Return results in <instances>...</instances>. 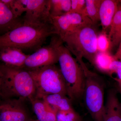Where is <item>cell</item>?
Returning <instances> with one entry per match:
<instances>
[{
    "instance_id": "1",
    "label": "cell",
    "mask_w": 121,
    "mask_h": 121,
    "mask_svg": "<svg viewBox=\"0 0 121 121\" xmlns=\"http://www.w3.org/2000/svg\"><path fill=\"white\" fill-rule=\"evenodd\" d=\"M55 35L51 23H23L0 35V50L17 48L24 52H35L43 47L48 37Z\"/></svg>"
},
{
    "instance_id": "28",
    "label": "cell",
    "mask_w": 121,
    "mask_h": 121,
    "mask_svg": "<svg viewBox=\"0 0 121 121\" xmlns=\"http://www.w3.org/2000/svg\"><path fill=\"white\" fill-rule=\"evenodd\" d=\"M119 91V93H120V94H121V91Z\"/></svg>"
},
{
    "instance_id": "20",
    "label": "cell",
    "mask_w": 121,
    "mask_h": 121,
    "mask_svg": "<svg viewBox=\"0 0 121 121\" xmlns=\"http://www.w3.org/2000/svg\"><path fill=\"white\" fill-rule=\"evenodd\" d=\"M102 0H86V15L94 25L99 21V8Z\"/></svg>"
},
{
    "instance_id": "25",
    "label": "cell",
    "mask_w": 121,
    "mask_h": 121,
    "mask_svg": "<svg viewBox=\"0 0 121 121\" xmlns=\"http://www.w3.org/2000/svg\"><path fill=\"white\" fill-rule=\"evenodd\" d=\"M108 74L110 75L115 74L117 78L115 80L117 81L121 80V61L114 60L111 64Z\"/></svg>"
},
{
    "instance_id": "16",
    "label": "cell",
    "mask_w": 121,
    "mask_h": 121,
    "mask_svg": "<svg viewBox=\"0 0 121 121\" xmlns=\"http://www.w3.org/2000/svg\"><path fill=\"white\" fill-rule=\"evenodd\" d=\"M45 101L56 111H69L74 109L72 101L66 95L53 94L43 98Z\"/></svg>"
},
{
    "instance_id": "26",
    "label": "cell",
    "mask_w": 121,
    "mask_h": 121,
    "mask_svg": "<svg viewBox=\"0 0 121 121\" xmlns=\"http://www.w3.org/2000/svg\"><path fill=\"white\" fill-rule=\"evenodd\" d=\"M118 50H121V42H120V43L119 44V47H118V48L117 49Z\"/></svg>"
},
{
    "instance_id": "10",
    "label": "cell",
    "mask_w": 121,
    "mask_h": 121,
    "mask_svg": "<svg viewBox=\"0 0 121 121\" xmlns=\"http://www.w3.org/2000/svg\"><path fill=\"white\" fill-rule=\"evenodd\" d=\"M50 0H27L24 23L43 24L51 23Z\"/></svg>"
},
{
    "instance_id": "9",
    "label": "cell",
    "mask_w": 121,
    "mask_h": 121,
    "mask_svg": "<svg viewBox=\"0 0 121 121\" xmlns=\"http://www.w3.org/2000/svg\"><path fill=\"white\" fill-rule=\"evenodd\" d=\"M58 62V55L55 48L50 43L31 54L29 55L23 68L32 70L44 67L55 65Z\"/></svg>"
},
{
    "instance_id": "23",
    "label": "cell",
    "mask_w": 121,
    "mask_h": 121,
    "mask_svg": "<svg viewBox=\"0 0 121 121\" xmlns=\"http://www.w3.org/2000/svg\"><path fill=\"white\" fill-rule=\"evenodd\" d=\"M97 47L99 52H108L109 48L111 47L110 41L105 32L103 31L98 35Z\"/></svg>"
},
{
    "instance_id": "21",
    "label": "cell",
    "mask_w": 121,
    "mask_h": 121,
    "mask_svg": "<svg viewBox=\"0 0 121 121\" xmlns=\"http://www.w3.org/2000/svg\"><path fill=\"white\" fill-rule=\"evenodd\" d=\"M10 9L13 15L17 17H21L25 13L27 0H1Z\"/></svg>"
},
{
    "instance_id": "3",
    "label": "cell",
    "mask_w": 121,
    "mask_h": 121,
    "mask_svg": "<svg viewBox=\"0 0 121 121\" xmlns=\"http://www.w3.org/2000/svg\"><path fill=\"white\" fill-rule=\"evenodd\" d=\"M36 89L29 71L23 68L0 65V98H20L30 101Z\"/></svg>"
},
{
    "instance_id": "5",
    "label": "cell",
    "mask_w": 121,
    "mask_h": 121,
    "mask_svg": "<svg viewBox=\"0 0 121 121\" xmlns=\"http://www.w3.org/2000/svg\"><path fill=\"white\" fill-rule=\"evenodd\" d=\"M94 25H87L61 39L76 59L84 58L92 65L99 52L98 34Z\"/></svg>"
},
{
    "instance_id": "8",
    "label": "cell",
    "mask_w": 121,
    "mask_h": 121,
    "mask_svg": "<svg viewBox=\"0 0 121 121\" xmlns=\"http://www.w3.org/2000/svg\"><path fill=\"white\" fill-rule=\"evenodd\" d=\"M26 101L20 98H0V121L31 120Z\"/></svg>"
},
{
    "instance_id": "29",
    "label": "cell",
    "mask_w": 121,
    "mask_h": 121,
    "mask_svg": "<svg viewBox=\"0 0 121 121\" xmlns=\"http://www.w3.org/2000/svg\"><path fill=\"white\" fill-rule=\"evenodd\" d=\"M119 9H121V8H119Z\"/></svg>"
},
{
    "instance_id": "19",
    "label": "cell",
    "mask_w": 121,
    "mask_h": 121,
    "mask_svg": "<svg viewBox=\"0 0 121 121\" xmlns=\"http://www.w3.org/2000/svg\"><path fill=\"white\" fill-rule=\"evenodd\" d=\"M115 59L108 52H98L93 65L99 71L108 74L111 64Z\"/></svg>"
},
{
    "instance_id": "18",
    "label": "cell",
    "mask_w": 121,
    "mask_h": 121,
    "mask_svg": "<svg viewBox=\"0 0 121 121\" xmlns=\"http://www.w3.org/2000/svg\"><path fill=\"white\" fill-rule=\"evenodd\" d=\"M71 0H50V12L51 17L67 14L70 10Z\"/></svg>"
},
{
    "instance_id": "7",
    "label": "cell",
    "mask_w": 121,
    "mask_h": 121,
    "mask_svg": "<svg viewBox=\"0 0 121 121\" xmlns=\"http://www.w3.org/2000/svg\"><path fill=\"white\" fill-rule=\"evenodd\" d=\"M51 17V23L55 35L61 39L83 26L93 24L88 17L78 13H67Z\"/></svg>"
},
{
    "instance_id": "11",
    "label": "cell",
    "mask_w": 121,
    "mask_h": 121,
    "mask_svg": "<svg viewBox=\"0 0 121 121\" xmlns=\"http://www.w3.org/2000/svg\"><path fill=\"white\" fill-rule=\"evenodd\" d=\"M104 121H121V102L115 89H110L107 93Z\"/></svg>"
},
{
    "instance_id": "2",
    "label": "cell",
    "mask_w": 121,
    "mask_h": 121,
    "mask_svg": "<svg viewBox=\"0 0 121 121\" xmlns=\"http://www.w3.org/2000/svg\"><path fill=\"white\" fill-rule=\"evenodd\" d=\"M53 35L50 43L58 52V63L66 83L68 97L72 101H78L83 98L85 86L83 70L60 37Z\"/></svg>"
},
{
    "instance_id": "27",
    "label": "cell",
    "mask_w": 121,
    "mask_h": 121,
    "mask_svg": "<svg viewBox=\"0 0 121 121\" xmlns=\"http://www.w3.org/2000/svg\"><path fill=\"white\" fill-rule=\"evenodd\" d=\"M28 121H39V120L37 119H36V120H32V119H31V120H29Z\"/></svg>"
},
{
    "instance_id": "22",
    "label": "cell",
    "mask_w": 121,
    "mask_h": 121,
    "mask_svg": "<svg viewBox=\"0 0 121 121\" xmlns=\"http://www.w3.org/2000/svg\"><path fill=\"white\" fill-rule=\"evenodd\" d=\"M56 121H84L74 110L56 111Z\"/></svg>"
},
{
    "instance_id": "6",
    "label": "cell",
    "mask_w": 121,
    "mask_h": 121,
    "mask_svg": "<svg viewBox=\"0 0 121 121\" xmlns=\"http://www.w3.org/2000/svg\"><path fill=\"white\" fill-rule=\"evenodd\" d=\"M28 71L32 76L36 89L35 97L43 98L53 94L67 96L65 80L59 67L55 64Z\"/></svg>"
},
{
    "instance_id": "12",
    "label": "cell",
    "mask_w": 121,
    "mask_h": 121,
    "mask_svg": "<svg viewBox=\"0 0 121 121\" xmlns=\"http://www.w3.org/2000/svg\"><path fill=\"white\" fill-rule=\"evenodd\" d=\"M28 55L17 48L9 47L0 50V61L2 64L13 67L23 68Z\"/></svg>"
},
{
    "instance_id": "4",
    "label": "cell",
    "mask_w": 121,
    "mask_h": 121,
    "mask_svg": "<svg viewBox=\"0 0 121 121\" xmlns=\"http://www.w3.org/2000/svg\"><path fill=\"white\" fill-rule=\"evenodd\" d=\"M85 76L83 98L86 107L94 121H104L105 83L102 78L90 70L82 59L78 60Z\"/></svg>"
},
{
    "instance_id": "24",
    "label": "cell",
    "mask_w": 121,
    "mask_h": 121,
    "mask_svg": "<svg viewBox=\"0 0 121 121\" xmlns=\"http://www.w3.org/2000/svg\"><path fill=\"white\" fill-rule=\"evenodd\" d=\"M70 10L68 13H75L86 17V0H71Z\"/></svg>"
},
{
    "instance_id": "15",
    "label": "cell",
    "mask_w": 121,
    "mask_h": 121,
    "mask_svg": "<svg viewBox=\"0 0 121 121\" xmlns=\"http://www.w3.org/2000/svg\"><path fill=\"white\" fill-rule=\"evenodd\" d=\"M39 121H56V111L43 98H33L29 101Z\"/></svg>"
},
{
    "instance_id": "13",
    "label": "cell",
    "mask_w": 121,
    "mask_h": 121,
    "mask_svg": "<svg viewBox=\"0 0 121 121\" xmlns=\"http://www.w3.org/2000/svg\"><path fill=\"white\" fill-rule=\"evenodd\" d=\"M23 23V18L16 17L10 9L0 0V35Z\"/></svg>"
},
{
    "instance_id": "17",
    "label": "cell",
    "mask_w": 121,
    "mask_h": 121,
    "mask_svg": "<svg viewBox=\"0 0 121 121\" xmlns=\"http://www.w3.org/2000/svg\"><path fill=\"white\" fill-rule=\"evenodd\" d=\"M108 37L111 47L119 45L121 40V9H119L111 25Z\"/></svg>"
},
{
    "instance_id": "14",
    "label": "cell",
    "mask_w": 121,
    "mask_h": 121,
    "mask_svg": "<svg viewBox=\"0 0 121 121\" xmlns=\"http://www.w3.org/2000/svg\"><path fill=\"white\" fill-rule=\"evenodd\" d=\"M119 1L102 0L99 11V20L103 31L110 27L115 14L118 11Z\"/></svg>"
}]
</instances>
